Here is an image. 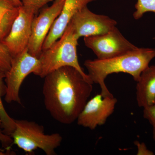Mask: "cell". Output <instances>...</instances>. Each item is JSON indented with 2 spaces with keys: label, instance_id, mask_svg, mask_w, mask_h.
<instances>
[{
  "label": "cell",
  "instance_id": "cell-1",
  "mask_svg": "<svg viewBox=\"0 0 155 155\" xmlns=\"http://www.w3.org/2000/svg\"><path fill=\"white\" fill-rule=\"evenodd\" d=\"M43 78L42 94L47 110L57 122L72 124L88 101L94 83L71 67H61Z\"/></svg>",
  "mask_w": 155,
  "mask_h": 155
},
{
  "label": "cell",
  "instance_id": "cell-2",
  "mask_svg": "<svg viewBox=\"0 0 155 155\" xmlns=\"http://www.w3.org/2000/svg\"><path fill=\"white\" fill-rule=\"evenodd\" d=\"M155 58V48H139L109 59L87 60L84 65L93 83L97 84L103 97L114 96L105 83L108 75L120 72L131 75L137 81L142 72Z\"/></svg>",
  "mask_w": 155,
  "mask_h": 155
},
{
  "label": "cell",
  "instance_id": "cell-3",
  "mask_svg": "<svg viewBox=\"0 0 155 155\" xmlns=\"http://www.w3.org/2000/svg\"><path fill=\"white\" fill-rule=\"evenodd\" d=\"M78 39L72 24L69 22L62 36L49 48L42 51L38 58L41 65L39 76L44 78L51 72L61 67H71L91 81L78 62L77 52Z\"/></svg>",
  "mask_w": 155,
  "mask_h": 155
},
{
  "label": "cell",
  "instance_id": "cell-4",
  "mask_svg": "<svg viewBox=\"0 0 155 155\" xmlns=\"http://www.w3.org/2000/svg\"><path fill=\"white\" fill-rule=\"evenodd\" d=\"M16 127L11 136L13 143L25 152L31 153L38 149L47 155L57 154L56 149L63 140L59 133L46 134L44 127L35 122L15 119Z\"/></svg>",
  "mask_w": 155,
  "mask_h": 155
},
{
  "label": "cell",
  "instance_id": "cell-5",
  "mask_svg": "<svg viewBox=\"0 0 155 155\" xmlns=\"http://www.w3.org/2000/svg\"><path fill=\"white\" fill-rule=\"evenodd\" d=\"M40 62L38 58L31 55L28 49L12 58L8 71L5 72V82L6 102H16L21 104L19 97L20 88L26 77L31 73L39 76Z\"/></svg>",
  "mask_w": 155,
  "mask_h": 155
},
{
  "label": "cell",
  "instance_id": "cell-6",
  "mask_svg": "<svg viewBox=\"0 0 155 155\" xmlns=\"http://www.w3.org/2000/svg\"><path fill=\"white\" fill-rule=\"evenodd\" d=\"M84 41L87 47L100 60L114 58L138 48L127 40L116 27L103 34L84 37Z\"/></svg>",
  "mask_w": 155,
  "mask_h": 155
},
{
  "label": "cell",
  "instance_id": "cell-7",
  "mask_svg": "<svg viewBox=\"0 0 155 155\" xmlns=\"http://www.w3.org/2000/svg\"><path fill=\"white\" fill-rule=\"evenodd\" d=\"M65 0H55L51 5L43 8L38 16L34 17L27 49L31 55L39 58L44 43L55 20L61 13Z\"/></svg>",
  "mask_w": 155,
  "mask_h": 155
},
{
  "label": "cell",
  "instance_id": "cell-8",
  "mask_svg": "<svg viewBox=\"0 0 155 155\" xmlns=\"http://www.w3.org/2000/svg\"><path fill=\"white\" fill-rule=\"evenodd\" d=\"M31 10L22 6L8 36L2 44L6 48L12 58L27 49L31 33V25L35 16Z\"/></svg>",
  "mask_w": 155,
  "mask_h": 155
},
{
  "label": "cell",
  "instance_id": "cell-9",
  "mask_svg": "<svg viewBox=\"0 0 155 155\" xmlns=\"http://www.w3.org/2000/svg\"><path fill=\"white\" fill-rule=\"evenodd\" d=\"M70 22L79 38L107 33L117 24L116 20L107 16L92 12L87 6L78 11Z\"/></svg>",
  "mask_w": 155,
  "mask_h": 155
},
{
  "label": "cell",
  "instance_id": "cell-10",
  "mask_svg": "<svg viewBox=\"0 0 155 155\" xmlns=\"http://www.w3.org/2000/svg\"><path fill=\"white\" fill-rule=\"evenodd\" d=\"M117 103V99L114 96L96 95L87 101L78 118V124L91 130L104 125L114 113Z\"/></svg>",
  "mask_w": 155,
  "mask_h": 155
},
{
  "label": "cell",
  "instance_id": "cell-11",
  "mask_svg": "<svg viewBox=\"0 0 155 155\" xmlns=\"http://www.w3.org/2000/svg\"><path fill=\"white\" fill-rule=\"evenodd\" d=\"M96 0H65L58 17L53 23L43 46L42 51L49 48L64 33L72 17L78 11Z\"/></svg>",
  "mask_w": 155,
  "mask_h": 155
},
{
  "label": "cell",
  "instance_id": "cell-12",
  "mask_svg": "<svg viewBox=\"0 0 155 155\" xmlns=\"http://www.w3.org/2000/svg\"><path fill=\"white\" fill-rule=\"evenodd\" d=\"M136 100L143 108L155 105V65L149 66L137 81Z\"/></svg>",
  "mask_w": 155,
  "mask_h": 155
},
{
  "label": "cell",
  "instance_id": "cell-13",
  "mask_svg": "<svg viewBox=\"0 0 155 155\" xmlns=\"http://www.w3.org/2000/svg\"><path fill=\"white\" fill-rule=\"evenodd\" d=\"M5 72L0 70V120L3 130L8 135L11 136L16 127L15 119L11 118L4 107L2 98L6 93V85L5 82Z\"/></svg>",
  "mask_w": 155,
  "mask_h": 155
},
{
  "label": "cell",
  "instance_id": "cell-14",
  "mask_svg": "<svg viewBox=\"0 0 155 155\" xmlns=\"http://www.w3.org/2000/svg\"><path fill=\"white\" fill-rule=\"evenodd\" d=\"M19 7L0 10V43H2L10 32L18 15Z\"/></svg>",
  "mask_w": 155,
  "mask_h": 155
},
{
  "label": "cell",
  "instance_id": "cell-15",
  "mask_svg": "<svg viewBox=\"0 0 155 155\" xmlns=\"http://www.w3.org/2000/svg\"><path fill=\"white\" fill-rule=\"evenodd\" d=\"M133 14L134 19H139L147 12L155 14V0H137Z\"/></svg>",
  "mask_w": 155,
  "mask_h": 155
},
{
  "label": "cell",
  "instance_id": "cell-16",
  "mask_svg": "<svg viewBox=\"0 0 155 155\" xmlns=\"http://www.w3.org/2000/svg\"><path fill=\"white\" fill-rule=\"evenodd\" d=\"M55 0H20L22 6L37 14L47 4Z\"/></svg>",
  "mask_w": 155,
  "mask_h": 155
},
{
  "label": "cell",
  "instance_id": "cell-17",
  "mask_svg": "<svg viewBox=\"0 0 155 155\" xmlns=\"http://www.w3.org/2000/svg\"><path fill=\"white\" fill-rule=\"evenodd\" d=\"M12 57L6 48L0 44V70L6 72L11 67Z\"/></svg>",
  "mask_w": 155,
  "mask_h": 155
},
{
  "label": "cell",
  "instance_id": "cell-18",
  "mask_svg": "<svg viewBox=\"0 0 155 155\" xmlns=\"http://www.w3.org/2000/svg\"><path fill=\"white\" fill-rule=\"evenodd\" d=\"M143 117L152 125L153 137L155 141V105L143 108Z\"/></svg>",
  "mask_w": 155,
  "mask_h": 155
},
{
  "label": "cell",
  "instance_id": "cell-19",
  "mask_svg": "<svg viewBox=\"0 0 155 155\" xmlns=\"http://www.w3.org/2000/svg\"><path fill=\"white\" fill-rule=\"evenodd\" d=\"M134 144L137 147V155H153L154 153L148 149L144 143L140 142L138 141H135Z\"/></svg>",
  "mask_w": 155,
  "mask_h": 155
},
{
  "label": "cell",
  "instance_id": "cell-20",
  "mask_svg": "<svg viewBox=\"0 0 155 155\" xmlns=\"http://www.w3.org/2000/svg\"><path fill=\"white\" fill-rule=\"evenodd\" d=\"M0 141L2 143L3 147L9 149L11 144H13V141L11 136L8 135L0 129Z\"/></svg>",
  "mask_w": 155,
  "mask_h": 155
},
{
  "label": "cell",
  "instance_id": "cell-21",
  "mask_svg": "<svg viewBox=\"0 0 155 155\" xmlns=\"http://www.w3.org/2000/svg\"><path fill=\"white\" fill-rule=\"evenodd\" d=\"M18 7L11 0H0V10L12 9Z\"/></svg>",
  "mask_w": 155,
  "mask_h": 155
},
{
  "label": "cell",
  "instance_id": "cell-22",
  "mask_svg": "<svg viewBox=\"0 0 155 155\" xmlns=\"http://www.w3.org/2000/svg\"><path fill=\"white\" fill-rule=\"evenodd\" d=\"M14 152L11 151L10 150H8L6 152L2 150H0V155H15L16 154Z\"/></svg>",
  "mask_w": 155,
  "mask_h": 155
},
{
  "label": "cell",
  "instance_id": "cell-23",
  "mask_svg": "<svg viewBox=\"0 0 155 155\" xmlns=\"http://www.w3.org/2000/svg\"><path fill=\"white\" fill-rule=\"evenodd\" d=\"M18 7H21L22 6V3L20 0H11Z\"/></svg>",
  "mask_w": 155,
  "mask_h": 155
},
{
  "label": "cell",
  "instance_id": "cell-24",
  "mask_svg": "<svg viewBox=\"0 0 155 155\" xmlns=\"http://www.w3.org/2000/svg\"><path fill=\"white\" fill-rule=\"evenodd\" d=\"M1 125H2V123H1V121L0 120V126H1Z\"/></svg>",
  "mask_w": 155,
  "mask_h": 155
},
{
  "label": "cell",
  "instance_id": "cell-25",
  "mask_svg": "<svg viewBox=\"0 0 155 155\" xmlns=\"http://www.w3.org/2000/svg\"><path fill=\"white\" fill-rule=\"evenodd\" d=\"M154 38L155 39V37Z\"/></svg>",
  "mask_w": 155,
  "mask_h": 155
},
{
  "label": "cell",
  "instance_id": "cell-26",
  "mask_svg": "<svg viewBox=\"0 0 155 155\" xmlns=\"http://www.w3.org/2000/svg\"><path fill=\"white\" fill-rule=\"evenodd\" d=\"M0 44H2V43H0Z\"/></svg>",
  "mask_w": 155,
  "mask_h": 155
}]
</instances>
